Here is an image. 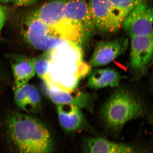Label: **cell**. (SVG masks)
Returning <instances> with one entry per match:
<instances>
[{"label":"cell","mask_w":153,"mask_h":153,"mask_svg":"<svg viewBox=\"0 0 153 153\" xmlns=\"http://www.w3.org/2000/svg\"><path fill=\"white\" fill-rule=\"evenodd\" d=\"M49 64L43 81L48 87L72 92L81 78L88 74L90 67L83 62L82 48L68 41L47 51Z\"/></svg>","instance_id":"6da1fadb"},{"label":"cell","mask_w":153,"mask_h":153,"mask_svg":"<svg viewBox=\"0 0 153 153\" xmlns=\"http://www.w3.org/2000/svg\"><path fill=\"white\" fill-rule=\"evenodd\" d=\"M10 134L20 153H51L52 139L48 130L36 118L19 113L7 120Z\"/></svg>","instance_id":"7a4b0ae2"},{"label":"cell","mask_w":153,"mask_h":153,"mask_svg":"<svg viewBox=\"0 0 153 153\" xmlns=\"http://www.w3.org/2000/svg\"><path fill=\"white\" fill-rule=\"evenodd\" d=\"M101 114L108 128L118 132L129 120L143 112L142 103L129 91H117L103 105Z\"/></svg>","instance_id":"3957f363"},{"label":"cell","mask_w":153,"mask_h":153,"mask_svg":"<svg viewBox=\"0 0 153 153\" xmlns=\"http://www.w3.org/2000/svg\"><path fill=\"white\" fill-rule=\"evenodd\" d=\"M139 0H89L95 28L112 33L122 27L124 20Z\"/></svg>","instance_id":"277c9868"},{"label":"cell","mask_w":153,"mask_h":153,"mask_svg":"<svg viewBox=\"0 0 153 153\" xmlns=\"http://www.w3.org/2000/svg\"><path fill=\"white\" fill-rule=\"evenodd\" d=\"M66 0H52L45 4L33 13L49 27L55 35L68 42L73 39V30L65 18L63 9Z\"/></svg>","instance_id":"5b68a950"},{"label":"cell","mask_w":153,"mask_h":153,"mask_svg":"<svg viewBox=\"0 0 153 153\" xmlns=\"http://www.w3.org/2000/svg\"><path fill=\"white\" fill-rule=\"evenodd\" d=\"M63 12L82 42L87 43L95 28L88 4L85 0H66Z\"/></svg>","instance_id":"8992f818"},{"label":"cell","mask_w":153,"mask_h":153,"mask_svg":"<svg viewBox=\"0 0 153 153\" xmlns=\"http://www.w3.org/2000/svg\"><path fill=\"white\" fill-rule=\"evenodd\" d=\"M23 30L26 41L35 48L45 52L66 41L53 34L49 27L33 13L25 20Z\"/></svg>","instance_id":"52a82bcc"},{"label":"cell","mask_w":153,"mask_h":153,"mask_svg":"<svg viewBox=\"0 0 153 153\" xmlns=\"http://www.w3.org/2000/svg\"><path fill=\"white\" fill-rule=\"evenodd\" d=\"M153 9L150 1L139 0L122 25L130 37L153 34Z\"/></svg>","instance_id":"ba28073f"},{"label":"cell","mask_w":153,"mask_h":153,"mask_svg":"<svg viewBox=\"0 0 153 153\" xmlns=\"http://www.w3.org/2000/svg\"><path fill=\"white\" fill-rule=\"evenodd\" d=\"M129 45L128 39L123 37L99 43L91 55L90 66L96 68L109 64L123 54Z\"/></svg>","instance_id":"9c48e42d"},{"label":"cell","mask_w":153,"mask_h":153,"mask_svg":"<svg viewBox=\"0 0 153 153\" xmlns=\"http://www.w3.org/2000/svg\"><path fill=\"white\" fill-rule=\"evenodd\" d=\"M153 37V34L131 37L130 62L131 68L136 71L144 70L152 60Z\"/></svg>","instance_id":"30bf717a"},{"label":"cell","mask_w":153,"mask_h":153,"mask_svg":"<svg viewBox=\"0 0 153 153\" xmlns=\"http://www.w3.org/2000/svg\"><path fill=\"white\" fill-rule=\"evenodd\" d=\"M46 94L55 104L75 105L80 108H86L91 110L92 106L91 96L89 94L78 92H68L45 85Z\"/></svg>","instance_id":"8fae6325"},{"label":"cell","mask_w":153,"mask_h":153,"mask_svg":"<svg viewBox=\"0 0 153 153\" xmlns=\"http://www.w3.org/2000/svg\"><path fill=\"white\" fill-rule=\"evenodd\" d=\"M14 94L15 102L21 109L28 112H35L39 109L41 97L34 86L26 83L21 87L15 86Z\"/></svg>","instance_id":"7c38bea8"},{"label":"cell","mask_w":153,"mask_h":153,"mask_svg":"<svg viewBox=\"0 0 153 153\" xmlns=\"http://www.w3.org/2000/svg\"><path fill=\"white\" fill-rule=\"evenodd\" d=\"M84 148L85 153H143L132 146L113 142L101 137L87 139Z\"/></svg>","instance_id":"4fadbf2b"},{"label":"cell","mask_w":153,"mask_h":153,"mask_svg":"<svg viewBox=\"0 0 153 153\" xmlns=\"http://www.w3.org/2000/svg\"><path fill=\"white\" fill-rule=\"evenodd\" d=\"M80 108L71 105H57L59 122L65 131H75L83 126L85 120Z\"/></svg>","instance_id":"5bb4252c"},{"label":"cell","mask_w":153,"mask_h":153,"mask_svg":"<svg viewBox=\"0 0 153 153\" xmlns=\"http://www.w3.org/2000/svg\"><path fill=\"white\" fill-rule=\"evenodd\" d=\"M121 76L117 71L111 68L91 70L88 75L87 85L91 89H99L119 85Z\"/></svg>","instance_id":"9a60e30c"},{"label":"cell","mask_w":153,"mask_h":153,"mask_svg":"<svg viewBox=\"0 0 153 153\" xmlns=\"http://www.w3.org/2000/svg\"><path fill=\"white\" fill-rule=\"evenodd\" d=\"M15 87H21L27 83V82L35 76L33 59L24 57H18L12 63Z\"/></svg>","instance_id":"2e32d148"},{"label":"cell","mask_w":153,"mask_h":153,"mask_svg":"<svg viewBox=\"0 0 153 153\" xmlns=\"http://www.w3.org/2000/svg\"><path fill=\"white\" fill-rule=\"evenodd\" d=\"M33 59L36 74L43 80L47 75L49 64L47 53L45 52L42 56Z\"/></svg>","instance_id":"e0dca14e"},{"label":"cell","mask_w":153,"mask_h":153,"mask_svg":"<svg viewBox=\"0 0 153 153\" xmlns=\"http://www.w3.org/2000/svg\"><path fill=\"white\" fill-rule=\"evenodd\" d=\"M7 15V10L6 7L0 5V33L5 23Z\"/></svg>","instance_id":"ac0fdd59"},{"label":"cell","mask_w":153,"mask_h":153,"mask_svg":"<svg viewBox=\"0 0 153 153\" xmlns=\"http://www.w3.org/2000/svg\"><path fill=\"white\" fill-rule=\"evenodd\" d=\"M40 0H13L15 4L18 6H26L34 4Z\"/></svg>","instance_id":"d6986e66"},{"label":"cell","mask_w":153,"mask_h":153,"mask_svg":"<svg viewBox=\"0 0 153 153\" xmlns=\"http://www.w3.org/2000/svg\"><path fill=\"white\" fill-rule=\"evenodd\" d=\"M13 0H0V2L4 3H7L12 1Z\"/></svg>","instance_id":"ffe728a7"},{"label":"cell","mask_w":153,"mask_h":153,"mask_svg":"<svg viewBox=\"0 0 153 153\" xmlns=\"http://www.w3.org/2000/svg\"><path fill=\"white\" fill-rule=\"evenodd\" d=\"M148 1H150V0H148Z\"/></svg>","instance_id":"44dd1931"}]
</instances>
